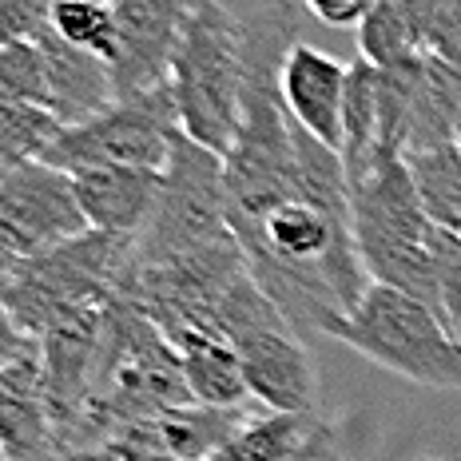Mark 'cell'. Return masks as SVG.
Wrapping results in <instances>:
<instances>
[{"label": "cell", "mask_w": 461, "mask_h": 461, "mask_svg": "<svg viewBox=\"0 0 461 461\" xmlns=\"http://www.w3.org/2000/svg\"><path fill=\"white\" fill-rule=\"evenodd\" d=\"M286 461H350V457H346V446L339 441V434H334L326 421H319V426L311 429V438H306Z\"/></svg>", "instance_id": "cell-22"}, {"label": "cell", "mask_w": 461, "mask_h": 461, "mask_svg": "<svg viewBox=\"0 0 461 461\" xmlns=\"http://www.w3.org/2000/svg\"><path fill=\"white\" fill-rule=\"evenodd\" d=\"M88 219L76 199L72 176L48 167L44 159L0 176V263L13 271L24 258L88 235Z\"/></svg>", "instance_id": "cell-6"}, {"label": "cell", "mask_w": 461, "mask_h": 461, "mask_svg": "<svg viewBox=\"0 0 461 461\" xmlns=\"http://www.w3.org/2000/svg\"><path fill=\"white\" fill-rule=\"evenodd\" d=\"M358 48H362V60H370L374 68H390V64H402L421 52L406 16L398 13L393 0H374L366 21L358 24Z\"/></svg>", "instance_id": "cell-17"}, {"label": "cell", "mask_w": 461, "mask_h": 461, "mask_svg": "<svg viewBox=\"0 0 461 461\" xmlns=\"http://www.w3.org/2000/svg\"><path fill=\"white\" fill-rule=\"evenodd\" d=\"M60 41H68L80 52L100 56L112 68L115 48H120V28H115V5L112 0H52V16H48Z\"/></svg>", "instance_id": "cell-14"}, {"label": "cell", "mask_w": 461, "mask_h": 461, "mask_svg": "<svg viewBox=\"0 0 461 461\" xmlns=\"http://www.w3.org/2000/svg\"><path fill=\"white\" fill-rule=\"evenodd\" d=\"M120 48L112 60L115 100L167 88L171 56L199 0H112Z\"/></svg>", "instance_id": "cell-7"}, {"label": "cell", "mask_w": 461, "mask_h": 461, "mask_svg": "<svg viewBox=\"0 0 461 461\" xmlns=\"http://www.w3.org/2000/svg\"><path fill=\"white\" fill-rule=\"evenodd\" d=\"M429 251L438 263V286H441V311H446L449 334L461 342V235L446 227L429 230Z\"/></svg>", "instance_id": "cell-18"}, {"label": "cell", "mask_w": 461, "mask_h": 461, "mask_svg": "<svg viewBox=\"0 0 461 461\" xmlns=\"http://www.w3.org/2000/svg\"><path fill=\"white\" fill-rule=\"evenodd\" d=\"M0 104H32L52 112V80L41 41L0 44Z\"/></svg>", "instance_id": "cell-16"}, {"label": "cell", "mask_w": 461, "mask_h": 461, "mask_svg": "<svg viewBox=\"0 0 461 461\" xmlns=\"http://www.w3.org/2000/svg\"><path fill=\"white\" fill-rule=\"evenodd\" d=\"M179 131L171 88L115 100L112 108L84 123H68L52 148L44 151V163L64 176L88 167H151L163 171L171 159V136Z\"/></svg>", "instance_id": "cell-5"}, {"label": "cell", "mask_w": 461, "mask_h": 461, "mask_svg": "<svg viewBox=\"0 0 461 461\" xmlns=\"http://www.w3.org/2000/svg\"><path fill=\"white\" fill-rule=\"evenodd\" d=\"M215 330L235 346L247 390L258 406L271 414H319V374L306 354V339L251 275L223 294Z\"/></svg>", "instance_id": "cell-3"}, {"label": "cell", "mask_w": 461, "mask_h": 461, "mask_svg": "<svg viewBox=\"0 0 461 461\" xmlns=\"http://www.w3.org/2000/svg\"><path fill=\"white\" fill-rule=\"evenodd\" d=\"M406 167H410L418 203L426 211L429 223L461 235V148H457V140L438 143V148H426V151H410Z\"/></svg>", "instance_id": "cell-12"}, {"label": "cell", "mask_w": 461, "mask_h": 461, "mask_svg": "<svg viewBox=\"0 0 461 461\" xmlns=\"http://www.w3.org/2000/svg\"><path fill=\"white\" fill-rule=\"evenodd\" d=\"M235 243L223 199V156L207 151L184 131L171 136V159L163 167L159 207L136 239V267H167L176 258L203 255Z\"/></svg>", "instance_id": "cell-4"}, {"label": "cell", "mask_w": 461, "mask_h": 461, "mask_svg": "<svg viewBox=\"0 0 461 461\" xmlns=\"http://www.w3.org/2000/svg\"><path fill=\"white\" fill-rule=\"evenodd\" d=\"M52 0H0V44L36 41L48 28Z\"/></svg>", "instance_id": "cell-19"}, {"label": "cell", "mask_w": 461, "mask_h": 461, "mask_svg": "<svg viewBox=\"0 0 461 461\" xmlns=\"http://www.w3.org/2000/svg\"><path fill=\"white\" fill-rule=\"evenodd\" d=\"M247 80V21L219 0H199L191 8L179 48L171 56V104L179 131L227 156L239 123V100Z\"/></svg>", "instance_id": "cell-1"}, {"label": "cell", "mask_w": 461, "mask_h": 461, "mask_svg": "<svg viewBox=\"0 0 461 461\" xmlns=\"http://www.w3.org/2000/svg\"><path fill=\"white\" fill-rule=\"evenodd\" d=\"M461 123V64L421 52L406 112V156L438 143H454Z\"/></svg>", "instance_id": "cell-11"}, {"label": "cell", "mask_w": 461, "mask_h": 461, "mask_svg": "<svg viewBox=\"0 0 461 461\" xmlns=\"http://www.w3.org/2000/svg\"><path fill=\"white\" fill-rule=\"evenodd\" d=\"M326 339L426 390H461V342L426 303L370 283L350 314L326 322Z\"/></svg>", "instance_id": "cell-2"}, {"label": "cell", "mask_w": 461, "mask_h": 461, "mask_svg": "<svg viewBox=\"0 0 461 461\" xmlns=\"http://www.w3.org/2000/svg\"><path fill=\"white\" fill-rule=\"evenodd\" d=\"M159 334L167 339L171 350H176L179 366H184V378H187L199 406L239 410L251 402V390H247L235 346L219 330H207V326H167V330H159Z\"/></svg>", "instance_id": "cell-10"}, {"label": "cell", "mask_w": 461, "mask_h": 461, "mask_svg": "<svg viewBox=\"0 0 461 461\" xmlns=\"http://www.w3.org/2000/svg\"><path fill=\"white\" fill-rule=\"evenodd\" d=\"M426 52H434L449 64H461V0H441Z\"/></svg>", "instance_id": "cell-20"}, {"label": "cell", "mask_w": 461, "mask_h": 461, "mask_svg": "<svg viewBox=\"0 0 461 461\" xmlns=\"http://www.w3.org/2000/svg\"><path fill=\"white\" fill-rule=\"evenodd\" d=\"M346 80H350V64L319 52L314 44L294 41L286 48L283 76H278L286 112L294 115V123H303L314 140H322L334 151H342Z\"/></svg>", "instance_id": "cell-8"}, {"label": "cell", "mask_w": 461, "mask_h": 461, "mask_svg": "<svg viewBox=\"0 0 461 461\" xmlns=\"http://www.w3.org/2000/svg\"><path fill=\"white\" fill-rule=\"evenodd\" d=\"M314 426H319V414H267L258 421H247L207 461H286L311 438Z\"/></svg>", "instance_id": "cell-13"}, {"label": "cell", "mask_w": 461, "mask_h": 461, "mask_svg": "<svg viewBox=\"0 0 461 461\" xmlns=\"http://www.w3.org/2000/svg\"><path fill=\"white\" fill-rule=\"evenodd\" d=\"M303 5L314 21H322L330 28H358L374 8V0H303Z\"/></svg>", "instance_id": "cell-21"}, {"label": "cell", "mask_w": 461, "mask_h": 461, "mask_svg": "<svg viewBox=\"0 0 461 461\" xmlns=\"http://www.w3.org/2000/svg\"><path fill=\"white\" fill-rule=\"evenodd\" d=\"M76 199L92 230L140 239L159 207L163 171L151 167H88L72 176Z\"/></svg>", "instance_id": "cell-9"}, {"label": "cell", "mask_w": 461, "mask_h": 461, "mask_svg": "<svg viewBox=\"0 0 461 461\" xmlns=\"http://www.w3.org/2000/svg\"><path fill=\"white\" fill-rule=\"evenodd\" d=\"M0 398H5V370H0Z\"/></svg>", "instance_id": "cell-23"}, {"label": "cell", "mask_w": 461, "mask_h": 461, "mask_svg": "<svg viewBox=\"0 0 461 461\" xmlns=\"http://www.w3.org/2000/svg\"><path fill=\"white\" fill-rule=\"evenodd\" d=\"M60 131L64 123L52 112L32 108V104H0V176L44 159Z\"/></svg>", "instance_id": "cell-15"}]
</instances>
